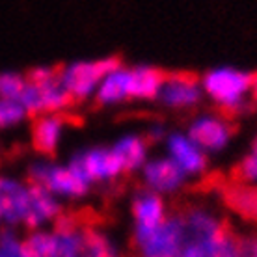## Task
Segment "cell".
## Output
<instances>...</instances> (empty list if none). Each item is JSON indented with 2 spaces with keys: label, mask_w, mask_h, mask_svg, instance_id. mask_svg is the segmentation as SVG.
Listing matches in <instances>:
<instances>
[{
  "label": "cell",
  "mask_w": 257,
  "mask_h": 257,
  "mask_svg": "<svg viewBox=\"0 0 257 257\" xmlns=\"http://www.w3.org/2000/svg\"><path fill=\"white\" fill-rule=\"evenodd\" d=\"M183 181L185 172L174 159H157L144 168V185L155 192H175Z\"/></svg>",
  "instance_id": "4fadbf2b"
},
{
  "label": "cell",
  "mask_w": 257,
  "mask_h": 257,
  "mask_svg": "<svg viewBox=\"0 0 257 257\" xmlns=\"http://www.w3.org/2000/svg\"><path fill=\"white\" fill-rule=\"evenodd\" d=\"M25 116H26V112L19 101L0 99V128L12 127L15 123H19Z\"/></svg>",
  "instance_id": "cb8c5ba5"
},
{
  "label": "cell",
  "mask_w": 257,
  "mask_h": 257,
  "mask_svg": "<svg viewBox=\"0 0 257 257\" xmlns=\"http://www.w3.org/2000/svg\"><path fill=\"white\" fill-rule=\"evenodd\" d=\"M251 149H253V153L257 155V136H255V140H253V144H251Z\"/></svg>",
  "instance_id": "4316f807"
},
{
  "label": "cell",
  "mask_w": 257,
  "mask_h": 257,
  "mask_svg": "<svg viewBox=\"0 0 257 257\" xmlns=\"http://www.w3.org/2000/svg\"><path fill=\"white\" fill-rule=\"evenodd\" d=\"M62 211L58 201L52 198V192L39 185H28V203H26V214L23 224L28 229H36L49 220H54L56 214Z\"/></svg>",
  "instance_id": "9a60e30c"
},
{
  "label": "cell",
  "mask_w": 257,
  "mask_h": 257,
  "mask_svg": "<svg viewBox=\"0 0 257 257\" xmlns=\"http://www.w3.org/2000/svg\"><path fill=\"white\" fill-rule=\"evenodd\" d=\"M227 177L231 181H237V183H255L257 181V155H246L244 159L235 164V166L229 170Z\"/></svg>",
  "instance_id": "7402d4cb"
},
{
  "label": "cell",
  "mask_w": 257,
  "mask_h": 257,
  "mask_svg": "<svg viewBox=\"0 0 257 257\" xmlns=\"http://www.w3.org/2000/svg\"><path fill=\"white\" fill-rule=\"evenodd\" d=\"M0 222H2V216H0Z\"/></svg>",
  "instance_id": "83f0119b"
},
{
  "label": "cell",
  "mask_w": 257,
  "mask_h": 257,
  "mask_svg": "<svg viewBox=\"0 0 257 257\" xmlns=\"http://www.w3.org/2000/svg\"><path fill=\"white\" fill-rule=\"evenodd\" d=\"M28 183L39 185L49 192L64 194L69 198H80L88 192L90 183L73 174L69 168L51 166L47 162H36L28 170Z\"/></svg>",
  "instance_id": "52a82bcc"
},
{
  "label": "cell",
  "mask_w": 257,
  "mask_h": 257,
  "mask_svg": "<svg viewBox=\"0 0 257 257\" xmlns=\"http://www.w3.org/2000/svg\"><path fill=\"white\" fill-rule=\"evenodd\" d=\"M127 86H128V69L112 71L108 77H104L103 86L99 88L95 99H93V108L99 110L108 104L119 103L127 97Z\"/></svg>",
  "instance_id": "ffe728a7"
},
{
  "label": "cell",
  "mask_w": 257,
  "mask_h": 257,
  "mask_svg": "<svg viewBox=\"0 0 257 257\" xmlns=\"http://www.w3.org/2000/svg\"><path fill=\"white\" fill-rule=\"evenodd\" d=\"M69 170L86 183H101V181H114L123 174L121 162L112 149L93 148L84 153H77L69 164Z\"/></svg>",
  "instance_id": "8992f818"
},
{
  "label": "cell",
  "mask_w": 257,
  "mask_h": 257,
  "mask_svg": "<svg viewBox=\"0 0 257 257\" xmlns=\"http://www.w3.org/2000/svg\"><path fill=\"white\" fill-rule=\"evenodd\" d=\"M255 80V73H242V71L222 67L207 73L203 78L207 93L216 101V104L227 106L244 99L246 91L251 90V84Z\"/></svg>",
  "instance_id": "277c9868"
},
{
  "label": "cell",
  "mask_w": 257,
  "mask_h": 257,
  "mask_svg": "<svg viewBox=\"0 0 257 257\" xmlns=\"http://www.w3.org/2000/svg\"><path fill=\"white\" fill-rule=\"evenodd\" d=\"M251 95H253V103L257 104V73H255V80L251 84Z\"/></svg>",
  "instance_id": "484cf974"
},
{
  "label": "cell",
  "mask_w": 257,
  "mask_h": 257,
  "mask_svg": "<svg viewBox=\"0 0 257 257\" xmlns=\"http://www.w3.org/2000/svg\"><path fill=\"white\" fill-rule=\"evenodd\" d=\"M237 121H229L225 117L212 114V116H203L196 119L188 128V135L198 148L218 151L224 146H227V142L237 135Z\"/></svg>",
  "instance_id": "30bf717a"
},
{
  "label": "cell",
  "mask_w": 257,
  "mask_h": 257,
  "mask_svg": "<svg viewBox=\"0 0 257 257\" xmlns=\"http://www.w3.org/2000/svg\"><path fill=\"white\" fill-rule=\"evenodd\" d=\"M131 211L135 216V231L131 237V248L136 250L166 218V205L159 192H155L142 183H136V194L133 198Z\"/></svg>",
  "instance_id": "3957f363"
},
{
  "label": "cell",
  "mask_w": 257,
  "mask_h": 257,
  "mask_svg": "<svg viewBox=\"0 0 257 257\" xmlns=\"http://www.w3.org/2000/svg\"><path fill=\"white\" fill-rule=\"evenodd\" d=\"M148 148H149L148 140L144 136H138V135L125 136V138H121V140L117 142L112 151L117 155V159L121 162L123 174L125 175L133 174V172H136L144 164L146 155H148Z\"/></svg>",
  "instance_id": "ac0fdd59"
},
{
  "label": "cell",
  "mask_w": 257,
  "mask_h": 257,
  "mask_svg": "<svg viewBox=\"0 0 257 257\" xmlns=\"http://www.w3.org/2000/svg\"><path fill=\"white\" fill-rule=\"evenodd\" d=\"M168 78V71L155 65H138L128 69L127 97L135 99H153L159 95Z\"/></svg>",
  "instance_id": "2e32d148"
},
{
  "label": "cell",
  "mask_w": 257,
  "mask_h": 257,
  "mask_svg": "<svg viewBox=\"0 0 257 257\" xmlns=\"http://www.w3.org/2000/svg\"><path fill=\"white\" fill-rule=\"evenodd\" d=\"M168 148H170L174 161L183 168V172H188V174H205L207 172L209 161L205 153L192 140H187L181 135H172L168 138Z\"/></svg>",
  "instance_id": "e0dca14e"
},
{
  "label": "cell",
  "mask_w": 257,
  "mask_h": 257,
  "mask_svg": "<svg viewBox=\"0 0 257 257\" xmlns=\"http://www.w3.org/2000/svg\"><path fill=\"white\" fill-rule=\"evenodd\" d=\"M183 244V218L179 212L172 209V214H168L162 220V224L136 248V251L140 253V257H179Z\"/></svg>",
  "instance_id": "5b68a950"
},
{
  "label": "cell",
  "mask_w": 257,
  "mask_h": 257,
  "mask_svg": "<svg viewBox=\"0 0 257 257\" xmlns=\"http://www.w3.org/2000/svg\"><path fill=\"white\" fill-rule=\"evenodd\" d=\"M216 194L227 211L235 212L242 220L257 225V185L237 183L225 177Z\"/></svg>",
  "instance_id": "8fae6325"
},
{
  "label": "cell",
  "mask_w": 257,
  "mask_h": 257,
  "mask_svg": "<svg viewBox=\"0 0 257 257\" xmlns=\"http://www.w3.org/2000/svg\"><path fill=\"white\" fill-rule=\"evenodd\" d=\"M238 237L240 233L229 225L216 237L185 242L179 257H238Z\"/></svg>",
  "instance_id": "7c38bea8"
},
{
  "label": "cell",
  "mask_w": 257,
  "mask_h": 257,
  "mask_svg": "<svg viewBox=\"0 0 257 257\" xmlns=\"http://www.w3.org/2000/svg\"><path fill=\"white\" fill-rule=\"evenodd\" d=\"M26 86V77L19 73H0V99L19 101Z\"/></svg>",
  "instance_id": "603a6c76"
},
{
  "label": "cell",
  "mask_w": 257,
  "mask_h": 257,
  "mask_svg": "<svg viewBox=\"0 0 257 257\" xmlns=\"http://www.w3.org/2000/svg\"><path fill=\"white\" fill-rule=\"evenodd\" d=\"M168 108L187 110L199 103V77L194 71H168V78L159 91Z\"/></svg>",
  "instance_id": "9c48e42d"
},
{
  "label": "cell",
  "mask_w": 257,
  "mask_h": 257,
  "mask_svg": "<svg viewBox=\"0 0 257 257\" xmlns=\"http://www.w3.org/2000/svg\"><path fill=\"white\" fill-rule=\"evenodd\" d=\"M82 117L78 114H73V110L67 112H58V114H43V116H36L32 121V148L39 155H47L54 159L56 151H58V142L62 128L65 125H73V127H80L82 125Z\"/></svg>",
  "instance_id": "ba28073f"
},
{
  "label": "cell",
  "mask_w": 257,
  "mask_h": 257,
  "mask_svg": "<svg viewBox=\"0 0 257 257\" xmlns=\"http://www.w3.org/2000/svg\"><path fill=\"white\" fill-rule=\"evenodd\" d=\"M26 257H54L56 255V238L54 233L32 231L23 240Z\"/></svg>",
  "instance_id": "44dd1931"
},
{
  "label": "cell",
  "mask_w": 257,
  "mask_h": 257,
  "mask_svg": "<svg viewBox=\"0 0 257 257\" xmlns=\"http://www.w3.org/2000/svg\"><path fill=\"white\" fill-rule=\"evenodd\" d=\"M19 103L23 104L26 114L32 117L43 116V114H58L73 110L77 104L73 97L67 93L62 80H51V82L34 84L26 80L23 93L19 95Z\"/></svg>",
  "instance_id": "7a4b0ae2"
},
{
  "label": "cell",
  "mask_w": 257,
  "mask_h": 257,
  "mask_svg": "<svg viewBox=\"0 0 257 257\" xmlns=\"http://www.w3.org/2000/svg\"><path fill=\"white\" fill-rule=\"evenodd\" d=\"M26 203H28V187L10 177H0V216L6 224H23Z\"/></svg>",
  "instance_id": "5bb4252c"
},
{
  "label": "cell",
  "mask_w": 257,
  "mask_h": 257,
  "mask_svg": "<svg viewBox=\"0 0 257 257\" xmlns=\"http://www.w3.org/2000/svg\"><path fill=\"white\" fill-rule=\"evenodd\" d=\"M0 257H26L23 242L10 227L0 231Z\"/></svg>",
  "instance_id": "d4e9b609"
},
{
  "label": "cell",
  "mask_w": 257,
  "mask_h": 257,
  "mask_svg": "<svg viewBox=\"0 0 257 257\" xmlns=\"http://www.w3.org/2000/svg\"><path fill=\"white\" fill-rule=\"evenodd\" d=\"M119 67H123L121 56H108L95 62H78L69 67H64L62 84L67 93L73 97L75 104L84 103L91 90L95 88V84Z\"/></svg>",
  "instance_id": "6da1fadb"
},
{
  "label": "cell",
  "mask_w": 257,
  "mask_h": 257,
  "mask_svg": "<svg viewBox=\"0 0 257 257\" xmlns=\"http://www.w3.org/2000/svg\"><path fill=\"white\" fill-rule=\"evenodd\" d=\"M136 257H138V255H136Z\"/></svg>",
  "instance_id": "f1b7e54d"
},
{
  "label": "cell",
  "mask_w": 257,
  "mask_h": 257,
  "mask_svg": "<svg viewBox=\"0 0 257 257\" xmlns=\"http://www.w3.org/2000/svg\"><path fill=\"white\" fill-rule=\"evenodd\" d=\"M77 257H117V251L97 225H82Z\"/></svg>",
  "instance_id": "d6986e66"
}]
</instances>
